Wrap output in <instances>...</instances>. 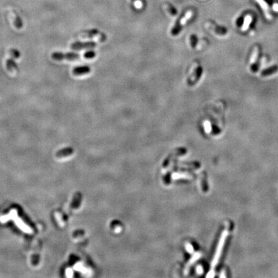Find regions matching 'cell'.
<instances>
[{
    "label": "cell",
    "mask_w": 278,
    "mask_h": 278,
    "mask_svg": "<svg viewBox=\"0 0 278 278\" xmlns=\"http://www.w3.org/2000/svg\"><path fill=\"white\" fill-rule=\"evenodd\" d=\"M192 16L193 12L189 11L185 13L184 15L179 17L178 20L176 21V23L175 24L173 28H172L171 34L174 36H176L177 35H178L182 29V27H183L184 24L188 21L190 18H191Z\"/></svg>",
    "instance_id": "1"
},
{
    "label": "cell",
    "mask_w": 278,
    "mask_h": 278,
    "mask_svg": "<svg viewBox=\"0 0 278 278\" xmlns=\"http://www.w3.org/2000/svg\"><path fill=\"white\" fill-rule=\"evenodd\" d=\"M52 59L57 61H61L63 60L75 61L80 59L81 55L79 54L69 52V53H61V52H54L51 55Z\"/></svg>",
    "instance_id": "2"
},
{
    "label": "cell",
    "mask_w": 278,
    "mask_h": 278,
    "mask_svg": "<svg viewBox=\"0 0 278 278\" xmlns=\"http://www.w3.org/2000/svg\"><path fill=\"white\" fill-rule=\"evenodd\" d=\"M97 44L95 42L93 41H88V42H79L77 41L73 43L71 45L70 48L72 50H84V49H93L96 46Z\"/></svg>",
    "instance_id": "3"
},
{
    "label": "cell",
    "mask_w": 278,
    "mask_h": 278,
    "mask_svg": "<svg viewBox=\"0 0 278 278\" xmlns=\"http://www.w3.org/2000/svg\"><path fill=\"white\" fill-rule=\"evenodd\" d=\"M83 37H88V38H93L97 37H99V41L101 42H104L105 40L106 39V35H104V33L100 32L99 30L97 29H92L90 30H86L83 32V36H81Z\"/></svg>",
    "instance_id": "4"
},
{
    "label": "cell",
    "mask_w": 278,
    "mask_h": 278,
    "mask_svg": "<svg viewBox=\"0 0 278 278\" xmlns=\"http://www.w3.org/2000/svg\"><path fill=\"white\" fill-rule=\"evenodd\" d=\"M227 232H228L227 230H225V231H224V232L222 234V236L221 239H220L218 250H217L216 253V256L214 257V260L213 261V265H215L216 264L218 260H219L220 256V254H221V251H222V248H223V245H224L225 238H226V236L227 235Z\"/></svg>",
    "instance_id": "5"
},
{
    "label": "cell",
    "mask_w": 278,
    "mask_h": 278,
    "mask_svg": "<svg viewBox=\"0 0 278 278\" xmlns=\"http://www.w3.org/2000/svg\"><path fill=\"white\" fill-rule=\"evenodd\" d=\"M203 73V69L202 68V66H198L197 68H195L194 74L192 76V77H190V79L188 81V84L190 86H193L195 83H196L197 81L200 80V79L202 77Z\"/></svg>",
    "instance_id": "6"
},
{
    "label": "cell",
    "mask_w": 278,
    "mask_h": 278,
    "mask_svg": "<svg viewBox=\"0 0 278 278\" xmlns=\"http://www.w3.org/2000/svg\"><path fill=\"white\" fill-rule=\"evenodd\" d=\"M91 68L88 66H77L73 70V74L75 75H83L90 73Z\"/></svg>",
    "instance_id": "7"
},
{
    "label": "cell",
    "mask_w": 278,
    "mask_h": 278,
    "mask_svg": "<svg viewBox=\"0 0 278 278\" xmlns=\"http://www.w3.org/2000/svg\"><path fill=\"white\" fill-rule=\"evenodd\" d=\"M186 152H187V150H186V149H185V148H179V149H177L176 151H175L174 152H172L171 154L169 156V157L167 158L166 162H164V167H166V166L168 165L169 162L172 159H173V158H175L176 156H180L181 155H184V154H185V153H186Z\"/></svg>",
    "instance_id": "8"
},
{
    "label": "cell",
    "mask_w": 278,
    "mask_h": 278,
    "mask_svg": "<svg viewBox=\"0 0 278 278\" xmlns=\"http://www.w3.org/2000/svg\"><path fill=\"white\" fill-rule=\"evenodd\" d=\"M256 2L259 5H260V7L261 8L263 12H264L265 17L268 19V20H271L272 16L270 13V8H269V7H268V5L267 3V2L265 1V0H256Z\"/></svg>",
    "instance_id": "9"
},
{
    "label": "cell",
    "mask_w": 278,
    "mask_h": 278,
    "mask_svg": "<svg viewBox=\"0 0 278 278\" xmlns=\"http://www.w3.org/2000/svg\"><path fill=\"white\" fill-rule=\"evenodd\" d=\"M278 71V66L274 65L270 66V68H268L264 70H263L261 72V75L263 77H266L275 74Z\"/></svg>",
    "instance_id": "10"
},
{
    "label": "cell",
    "mask_w": 278,
    "mask_h": 278,
    "mask_svg": "<svg viewBox=\"0 0 278 278\" xmlns=\"http://www.w3.org/2000/svg\"><path fill=\"white\" fill-rule=\"evenodd\" d=\"M6 66H7V69L10 71V72L12 73L14 71V70H17V65L15 63V61H14L13 59H8L6 63Z\"/></svg>",
    "instance_id": "11"
},
{
    "label": "cell",
    "mask_w": 278,
    "mask_h": 278,
    "mask_svg": "<svg viewBox=\"0 0 278 278\" xmlns=\"http://www.w3.org/2000/svg\"><path fill=\"white\" fill-rule=\"evenodd\" d=\"M252 17L250 15H247L245 17V18H244L243 25L241 28L243 32H245L248 29V28L249 27H250V25L252 22Z\"/></svg>",
    "instance_id": "12"
},
{
    "label": "cell",
    "mask_w": 278,
    "mask_h": 278,
    "mask_svg": "<svg viewBox=\"0 0 278 278\" xmlns=\"http://www.w3.org/2000/svg\"><path fill=\"white\" fill-rule=\"evenodd\" d=\"M73 152H74V150L72 148L67 147V148H65V149L60 150L58 153H57V156L58 157H63V156H66L68 155H70L71 154H72Z\"/></svg>",
    "instance_id": "13"
},
{
    "label": "cell",
    "mask_w": 278,
    "mask_h": 278,
    "mask_svg": "<svg viewBox=\"0 0 278 278\" xmlns=\"http://www.w3.org/2000/svg\"><path fill=\"white\" fill-rule=\"evenodd\" d=\"M257 57H258V49H257V48H256L255 50H254V52H253V53H252V56H251V58L250 63H251V66H252L254 64L256 63V60L257 59Z\"/></svg>",
    "instance_id": "14"
},
{
    "label": "cell",
    "mask_w": 278,
    "mask_h": 278,
    "mask_svg": "<svg viewBox=\"0 0 278 278\" xmlns=\"http://www.w3.org/2000/svg\"><path fill=\"white\" fill-rule=\"evenodd\" d=\"M190 43L191 45L192 46L193 49H195L196 46L197 45L198 43V37L196 35H191L190 36Z\"/></svg>",
    "instance_id": "15"
},
{
    "label": "cell",
    "mask_w": 278,
    "mask_h": 278,
    "mask_svg": "<svg viewBox=\"0 0 278 278\" xmlns=\"http://www.w3.org/2000/svg\"><path fill=\"white\" fill-rule=\"evenodd\" d=\"M10 54L14 59H19L20 57L21 54L19 50L15 49H12L10 50Z\"/></svg>",
    "instance_id": "16"
},
{
    "label": "cell",
    "mask_w": 278,
    "mask_h": 278,
    "mask_svg": "<svg viewBox=\"0 0 278 278\" xmlns=\"http://www.w3.org/2000/svg\"><path fill=\"white\" fill-rule=\"evenodd\" d=\"M95 55H96V54H95V52L94 51H92V50L86 52V53L84 54V55L85 58L88 59H91L94 58V57H95Z\"/></svg>",
    "instance_id": "17"
},
{
    "label": "cell",
    "mask_w": 278,
    "mask_h": 278,
    "mask_svg": "<svg viewBox=\"0 0 278 278\" xmlns=\"http://www.w3.org/2000/svg\"><path fill=\"white\" fill-rule=\"evenodd\" d=\"M15 25H16V27L17 28V29H20V28H22L23 23H22L20 17H17V19L16 20V21H15Z\"/></svg>",
    "instance_id": "18"
},
{
    "label": "cell",
    "mask_w": 278,
    "mask_h": 278,
    "mask_svg": "<svg viewBox=\"0 0 278 278\" xmlns=\"http://www.w3.org/2000/svg\"><path fill=\"white\" fill-rule=\"evenodd\" d=\"M204 127H205V131H207V133H209V132L211 131L212 128H211V125H210V124L209 122L205 121L204 122Z\"/></svg>",
    "instance_id": "19"
},
{
    "label": "cell",
    "mask_w": 278,
    "mask_h": 278,
    "mask_svg": "<svg viewBox=\"0 0 278 278\" xmlns=\"http://www.w3.org/2000/svg\"><path fill=\"white\" fill-rule=\"evenodd\" d=\"M168 11H169V13L172 16H175L177 14V11H176V9L174 7H172V6H171V5H168Z\"/></svg>",
    "instance_id": "20"
},
{
    "label": "cell",
    "mask_w": 278,
    "mask_h": 278,
    "mask_svg": "<svg viewBox=\"0 0 278 278\" xmlns=\"http://www.w3.org/2000/svg\"><path fill=\"white\" fill-rule=\"evenodd\" d=\"M133 3L135 4V5L137 8H141L142 6V3L141 0H132Z\"/></svg>",
    "instance_id": "21"
},
{
    "label": "cell",
    "mask_w": 278,
    "mask_h": 278,
    "mask_svg": "<svg viewBox=\"0 0 278 278\" xmlns=\"http://www.w3.org/2000/svg\"><path fill=\"white\" fill-rule=\"evenodd\" d=\"M272 8L274 9V11L276 12H278V3H274L273 5Z\"/></svg>",
    "instance_id": "22"
}]
</instances>
